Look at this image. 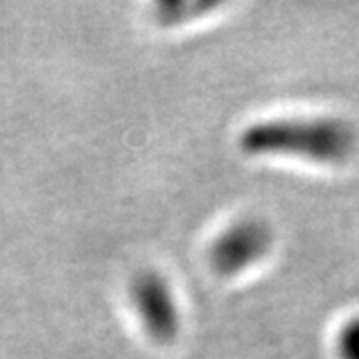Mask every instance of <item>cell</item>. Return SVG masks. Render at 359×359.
I'll use <instances>...</instances> for the list:
<instances>
[{
	"label": "cell",
	"mask_w": 359,
	"mask_h": 359,
	"mask_svg": "<svg viewBox=\"0 0 359 359\" xmlns=\"http://www.w3.org/2000/svg\"><path fill=\"white\" fill-rule=\"evenodd\" d=\"M355 144L353 126L339 118H278L240 134V150L248 156H295L318 164L346 162Z\"/></svg>",
	"instance_id": "obj_1"
},
{
	"label": "cell",
	"mask_w": 359,
	"mask_h": 359,
	"mask_svg": "<svg viewBox=\"0 0 359 359\" xmlns=\"http://www.w3.org/2000/svg\"><path fill=\"white\" fill-rule=\"evenodd\" d=\"M271 245L273 231L268 224L259 218H244L216 238L210 262L219 276H238L268 256Z\"/></svg>",
	"instance_id": "obj_2"
},
{
	"label": "cell",
	"mask_w": 359,
	"mask_h": 359,
	"mask_svg": "<svg viewBox=\"0 0 359 359\" xmlns=\"http://www.w3.org/2000/svg\"><path fill=\"white\" fill-rule=\"evenodd\" d=\"M132 299L150 337L160 344L176 339L180 330L176 299L166 280L156 271H142L132 283Z\"/></svg>",
	"instance_id": "obj_3"
},
{
	"label": "cell",
	"mask_w": 359,
	"mask_h": 359,
	"mask_svg": "<svg viewBox=\"0 0 359 359\" xmlns=\"http://www.w3.org/2000/svg\"><path fill=\"white\" fill-rule=\"evenodd\" d=\"M337 351L341 359H359V318L347 321L337 335Z\"/></svg>",
	"instance_id": "obj_4"
}]
</instances>
